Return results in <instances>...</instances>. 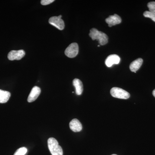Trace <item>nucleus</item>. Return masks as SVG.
I'll list each match as a JSON object with an SVG mask.
<instances>
[{"label": "nucleus", "mask_w": 155, "mask_h": 155, "mask_svg": "<svg viewBox=\"0 0 155 155\" xmlns=\"http://www.w3.org/2000/svg\"><path fill=\"white\" fill-rule=\"evenodd\" d=\"M11 95L8 91L0 90V103H7L10 99Z\"/></svg>", "instance_id": "13"}, {"label": "nucleus", "mask_w": 155, "mask_h": 155, "mask_svg": "<svg viewBox=\"0 0 155 155\" xmlns=\"http://www.w3.org/2000/svg\"><path fill=\"white\" fill-rule=\"evenodd\" d=\"M106 22L109 25V27H112L113 25L120 24L122 22V19L117 14L111 15L106 19Z\"/></svg>", "instance_id": "7"}, {"label": "nucleus", "mask_w": 155, "mask_h": 155, "mask_svg": "<svg viewBox=\"0 0 155 155\" xmlns=\"http://www.w3.org/2000/svg\"><path fill=\"white\" fill-rule=\"evenodd\" d=\"M89 36L93 40H97L98 41L101 45H104L108 43L107 35L102 31H99L96 28H93L91 29Z\"/></svg>", "instance_id": "1"}, {"label": "nucleus", "mask_w": 155, "mask_h": 155, "mask_svg": "<svg viewBox=\"0 0 155 155\" xmlns=\"http://www.w3.org/2000/svg\"><path fill=\"white\" fill-rule=\"evenodd\" d=\"M49 22L50 24L60 30H63L65 27L64 20L59 16L51 17L49 20Z\"/></svg>", "instance_id": "5"}, {"label": "nucleus", "mask_w": 155, "mask_h": 155, "mask_svg": "<svg viewBox=\"0 0 155 155\" xmlns=\"http://www.w3.org/2000/svg\"><path fill=\"white\" fill-rule=\"evenodd\" d=\"M73 86L75 87V92L78 95L82 94L83 91V84L81 81L78 78H75L73 81Z\"/></svg>", "instance_id": "11"}, {"label": "nucleus", "mask_w": 155, "mask_h": 155, "mask_svg": "<svg viewBox=\"0 0 155 155\" xmlns=\"http://www.w3.org/2000/svg\"><path fill=\"white\" fill-rule=\"evenodd\" d=\"M48 147L52 155H63L62 147L59 145L57 140L50 137L48 140Z\"/></svg>", "instance_id": "2"}, {"label": "nucleus", "mask_w": 155, "mask_h": 155, "mask_svg": "<svg viewBox=\"0 0 155 155\" xmlns=\"http://www.w3.org/2000/svg\"><path fill=\"white\" fill-rule=\"evenodd\" d=\"M143 63V60L142 58H138L134 61L130 65V71L136 72L141 67Z\"/></svg>", "instance_id": "12"}, {"label": "nucleus", "mask_w": 155, "mask_h": 155, "mask_svg": "<svg viewBox=\"0 0 155 155\" xmlns=\"http://www.w3.org/2000/svg\"><path fill=\"white\" fill-rule=\"evenodd\" d=\"M120 58L116 54H112L108 56L105 61L106 66L110 67L114 64H118L120 62Z\"/></svg>", "instance_id": "8"}, {"label": "nucleus", "mask_w": 155, "mask_h": 155, "mask_svg": "<svg viewBox=\"0 0 155 155\" xmlns=\"http://www.w3.org/2000/svg\"><path fill=\"white\" fill-rule=\"evenodd\" d=\"M54 2V0H42L41 3L43 5H47Z\"/></svg>", "instance_id": "17"}, {"label": "nucleus", "mask_w": 155, "mask_h": 155, "mask_svg": "<svg viewBox=\"0 0 155 155\" xmlns=\"http://www.w3.org/2000/svg\"><path fill=\"white\" fill-rule=\"evenodd\" d=\"M153 94L155 97V89L153 91Z\"/></svg>", "instance_id": "18"}, {"label": "nucleus", "mask_w": 155, "mask_h": 155, "mask_svg": "<svg viewBox=\"0 0 155 155\" xmlns=\"http://www.w3.org/2000/svg\"><path fill=\"white\" fill-rule=\"evenodd\" d=\"M25 55V52L24 50H20L19 51H12L9 53L8 58L10 61L20 60Z\"/></svg>", "instance_id": "6"}, {"label": "nucleus", "mask_w": 155, "mask_h": 155, "mask_svg": "<svg viewBox=\"0 0 155 155\" xmlns=\"http://www.w3.org/2000/svg\"><path fill=\"white\" fill-rule=\"evenodd\" d=\"M111 95L117 98L122 99H127L130 97V94L128 92L119 87H113L110 90Z\"/></svg>", "instance_id": "3"}, {"label": "nucleus", "mask_w": 155, "mask_h": 155, "mask_svg": "<svg viewBox=\"0 0 155 155\" xmlns=\"http://www.w3.org/2000/svg\"><path fill=\"white\" fill-rule=\"evenodd\" d=\"M69 127L71 130L74 132H79L82 130V126L80 121L78 119H72L69 123Z\"/></svg>", "instance_id": "10"}, {"label": "nucleus", "mask_w": 155, "mask_h": 155, "mask_svg": "<svg viewBox=\"0 0 155 155\" xmlns=\"http://www.w3.org/2000/svg\"><path fill=\"white\" fill-rule=\"evenodd\" d=\"M27 152V148L25 147H22L18 149L14 155H25Z\"/></svg>", "instance_id": "14"}, {"label": "nucleus", "mask_w": 155, "mask_h": 155, "mask_svg": "<svg viewBox=\"0 0 155 155\" xmlns=\"http://www.w3.org/2000/svg\"><path fill=\"white\" fill-rule=\"evenodd\" d=\"M116 155V154H113V155Z\"/></svg>", "instance_id": "19"}, {"label": "nucleus", "mask_w": 155, "mask_h": 155, "mask_svg": "<svg viewBox=\"0 0 155 155\" xmlns=\"http://www.w3.org/2000/svg\"><path fill=\"white\" fill-rule=\"evenodd\" d=\"M147 7L150 12L155 14V2H150L147 4Z\"/></svg>", "instance_id": "16"}, {"label": "nucleus", "mask_w": 155, "mask_h": 155, "mask_svg": "<svg viewBox=\"0 0 155 155\" xmlns=\"http://www.w3.org/2000/svg\"><path fill=\"white\" fill-rule=\"evenodd\" d=\"M79 51L78 45L76 43L71 44L65 51V54L69 58H74L77 55Z\"/></svg>", "instance_id": "4"}, {"label": "nucleus", "mask_w": 155, "mask_h": 155, "mask_svg": "<svg viewBox=\"0 0 155 155\" xmlns=\"http://www.w3.org/2000/svg\"><path fill=\"white\" fill-rule=\"evenodd\" d=\"M41 92V90L38 87L35 86L33 87L28 96L27 99L28 102L31 103L35 101L40 94Z\"/></svg>", "instance_id": "9"}, {"label": "nucleus", "mask_w": 155, "mask_h": 155, "mask_svg": "<svg viewBox=\"0 0 155 155\" xmlns=\"http://www.w3.org/2000/svg\"><path fill=\"white\" fill-rule=\"evenodd\" d=\"M143 16L147 18H150L153 21L155 22V14L152 13L149 11H145L143 13Z\"/></svg>", "instance_id": "15"}]
</instances>
